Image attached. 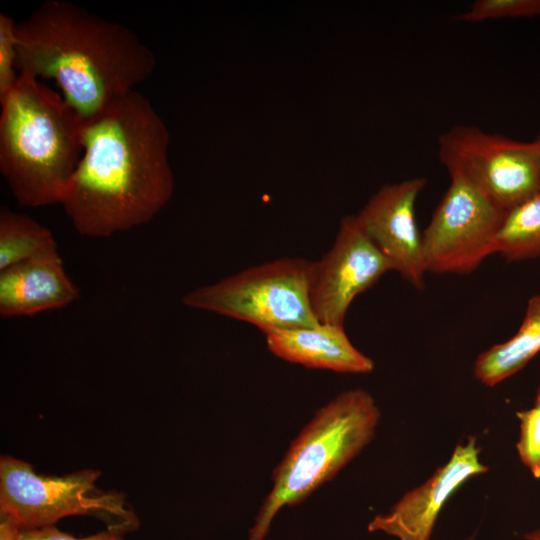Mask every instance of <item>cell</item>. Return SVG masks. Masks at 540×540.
<instances>
[{
  "instance_id": "15",
  "label": "cell",
  "mask_w": 540,
  "mask_h": 540,
  "mask_svg": "<svg viewBox=\"0 0 540 540\" xmlns=\"http://www.w3.org/2000/svg\"><path fill=\"white\" fill-rule=\"evenodd\" d=\"M57 250L49 229L27 215L1 208L0 271Z\"/></svg>"
},
{
  "instance_id": "3",
  "label": "cell",
  "mask_w": 540,
  "mask_h": 540,
  "mask_svg": "<svg viewBox=\"0 0 540 540\" xmlns=\"http://www.w3.org/2000/svg\"><path fill=\"white\" fill-rule=\"evenodd\" d=\"M0 103V171L16 201L60 204L83 154V121L27 73Z\"/></svg>"
},
{
  "instance_id": "6",
  "label": "cell",
  "mask_w": 540,
  "mask_h": 540,
  "mask_svg": "<svg viewBox=\"0 0 540 540\" xmlns=\"http://www.w3.org/2000/svg\"><path fill=\"white\" fill-rule=\"evenodd\" d=\"M100 475L97 470H81L61 477L42 476L27 462L1 456L0 515L21 529L54 525L72 515L97 517L125 533L138 528V518L123 493L96 488Z\"/></svg>"
},
{
  "instance_id": "7",
  "label": "cell",
  "mask_w": 540,
  "mask_h": 540,
  "mask_svg": "<svg viewBox=\"0 0 540 540\" xmlns=\"http://www.w3.org/2000/svg\"><path fill=\"white\" fill-rule=\"evenodd\" d=\"M438 157L459 176L508 212L540 192V149L470 125H456L438 139Z\"/></svg>"
},
{
  "instance_id": "19",
  "label": "cell",
  "mask_w": 540,
  "mask_h": 540,
  "mask_svg": "<svg viewBox=\"0 0 540 540\" xmlns=\"http://www.w3.org/2000/svg\"><path fill=\"white\" fill-rule=\"evenodd\" d=\"M17 22L11 16L0 14V102L15 86L19 73H17Z\"/></svg>"
},
{
  "instance_id": "14",
  "label": "cell",
  "mask_w": 540,
  "mask_h": 540,
  "mask_svg": "<svg viewBox=\"0 0 540 540\" xmlns=\"http://www.w3.org/2000/svg\"><path fill=\"white\" fill-rule=\"evenodd\" d=\"M539 352L540 294H536L528 300L516 333L477 357L474 376L482 384L493 387L524 368Z\"/></svg>"
},
{
  "instance_id": "21",
  "label": "cell",
  "mask_w": 540,
  "mask_h": 540,
  "mask_svg": "<svg viewBox=\"0 0 540 540\" xmlns=\"http://www.w3.org/2000/svg\"><path fill=\"white\" fill-rule=\"evenodd\" d=\"M21 528L10 518L1 515L0 540H20Z\"/></svg>"
},
{
  "instance_id": "20",
  "label": "cell",
  "mask_w": 540,
  "mask_h": 540,
  "mask_svg": "<svg viewBox=\"0 0 540 540\" xmlns=\"http://www.w3.org/2000/svg\"><path fill=\"white\" fill-rule=\"evenodd\" d=\"M124 531L115 527L84 538H75L72 535L58 530L54 525L40 528L21 529L20 540H123Z\"/></svg>"
},
{
  "instance_id": "24",
  "label": "cell",
  "mask_w": 540,
  "mask_h": 540,
  "mask_svg": "<svg viewBox=\"0 0 540 540\" xmlns=\"http://www.w3.org/2000/svg\"><path fill=\"white\" fill-rule=\"evenodd\" d=\"M475 537V534H473L472 536L468 537L466 540H473Z\"/></svg>"
},
{
  "instance_id": "17",
  "label": "cell",
  "mask_w": 540,
  "mask_h": 540,
  "mask_svg": "<svg viewBox=\"0 0 540 540\" xmlns=\"http://www.w3.org/2000/svg\"><path fill=\"white\" fill-rule=\"evenodd\" d=\"M519 437L516 450L522 464L535 479H540V386L530 409L516 412Z\"/></svg>"
},
{
  "instance_id": "5",
  "label": "cell",
  "mask_w": 540,
  "mask_h": 540,
  "mask_svg": "<svg viewBox=\"0 0 540 540\" xmlns=\"http://www.w3.org/2000/svg\"><path fill=\"white\" fill-rule=\"evenodd\" d=\"M311 261L284 257L186 293L182 303L268 333L319 324L309 299Z\"/></svg>"
},
{
  "instance_id": "13",
  "label": "cell",
  "mask_w": 540,
  "mask_h": 540,
  "mask_svg": "<svg viewBox=\"0 0 540 540\" xmlns=\"http://www.w3.org/2000/svg\"><path fill=\"white\" fill-rule=\"evenodd\" d=\"M268 350L276 357L311 369L343 374H367L374 370L371 358L359 351L343 325L319 323L265 335Z\"/></svg>"
},
{
  "instance_id": "8",
  "label": "cell",
  "mask_w": 540,
  "mask_h": 540,
  "mask_svg": "<svg viewBox=\"0 0 540 540\" xmlns=\"http://www.w3.org/2000/svg\"><path fill=\"white\" fill-rule=\"evenodd\" d=\"M448 189L422 234L426 271L468 274L495 254L505 211L459 176Z\"/></svg>"
},
{
  "instance_id": "22",
  "label": "cell",
  "mask_w": 540,
  "mask_h": 540,
  "mask_svg": "<svg viewBox=\"0 0 540 540\" xmlns=\"http://www.w3.org/2000/svg\"><path fill=\"white\" fill-rule=\"evenodd\" d=\"M524 537L527 540H540V528L533 530L530 533L525 534Z\"/></svg>"
},
{
  "instance_id": "4",
  "label": "cell",
  "mask_w": 540,
  "mask_h": 540,
  "mask_svg": "<svg viewBox=\"0 0 540 540\" xmlns=\"http://www.w3.org/2000/svg\"><path fill=\"white\" fill-rule=\"evenodd\" d=\"M380 415L362 388L343 391L320 407L273 470L272 488L248 540H264L282 508L302 503L358 456L373 440Z\"/></svg>"
},
{
  "instance_id": "1",
  "label": "cell",
  "mask_w": 540,
  "mask_h": 540,
  "mask_svg": "<svg viewBox=\"0 0 540 540\" xmlns=\"http://www.w3.org/2000/svg\"><path fill=\"white\" fill-rule=\"evenodd\" d=\"M169 132L133 90L84 127L83 154L60 205L82 236L105 238L148 223L169 202Z\"/></svg>"
},
{
  "instance_id": "16",
  "label": "cell",
  "mask_w": 540,
  "mask_h": 540,
  "mask_svg": "<svg viewBox=\"0 0 540 540\" xmlns=\"http://www.w3.org/2000/svg\"><path fill=\"white\" fill-rule=\"evenodd\" d=\"M495 254L511 262L540 257V192L506 212Z\"/></svg>"
},
{
  "instance_id": "18",
  "label": "cell",
  "mask_w": 540,
  "mask_h": 540,
  "mask_svg": "<svg viewBox=\"0 0 540 540\" xmlns=\"http://www.w3.org/2000/svg\"><path fill=\"white\" fill-rule=\"evenodd\" d=\"M540 16V0H476L461 15L464 22Z\"/></svg>"
},
{
  "instance_id": "23",
  "label": "cell",
  "mask_w": 540,
  "mask_h": 540,
  "mask_svg": "<svg viewBox=\"0 0 540 540\" xmlns=\"http://www.w3.org/2000/svg\"><path fill=\"white\" fill-rule=\"evenodd\" d=\"M534 140L537 142V144L539 146V149H540V134Z\"/></svg>"
},
{
  "instance_id": "12",
  "label": "cell",
  "mask_w": 540,
  "mask_h": 540,
  "mask_svg": "<svg viewBox=\"0 0 540 540\" xmlns=\"http://www.w3.org/2000/svg\"><path fill=\"white\" fill-rule=\"evenodd\" d=\"M79 297L59 250L0 271V314L5 318L60 309Z\"/></svg>"
},
{
  "instance_id": "2",
  "label": "cell",
  "mask_w": 540,
  "mask_h": 540,
  "mask_svg": "<svg viewBox=\"0 0 540 540\" xmlns=\"http://www.w3.org/2000/svg\"><path fill=\"white\" fill-rule=\"evenodd\" d=\"M19 73L54 80L84 125L153 73V51L130 28L48 0L16 26Z\"/></svg>"
},
{
  "instance_id": "11",
  "label": "cell",
  "mask_w": 540,
  "mask_h": 540,
  "mask_svg": "<svg viewBox=\"0 0 540 540\" xmlns=\"http://www.w3.org/2000/svg\"><path fill=\"white\" fill-rule=\"evenodd\" d=\"M475 437L458 444L450 459L422 485L407 492L387 513L374 516L369 532H383L399 540H429L449 498L468 479L486 473Z\"/></svg>"
},
{
  "instance_id": "10",
  "label": "cell",
  "mask_w": 540,
  "mask_h": 540,
  "mask_svg": "<svg viewBox=\"0 0 540 540\" xmlns=\"http://www.w3.org/2000/svg\"><path fill=\"white\" fill-rule=\"evenodd\" d=\"M425 185L423 177L384 185L354 215L360 229L387 259L392 271L419 290L424 288L427 271L415 206Z\"/></svg>"
},
{
  "instance_id": "9",
  "label": "cell",
  "mask_w": 540,
  "mask_h": 540,
  "mask_svg": "<svg viewBox=\"0 0 540 540\" xmlns=\"http://www.w3.org/2000/svg\"><path fill=\"white\" fill-rule=\"evenodd\" d=\"M392 268L354 215L344 217L331 248L309 272V299L319 323L343 325L353 300Z\"/></svg>"
}]
</instances>
